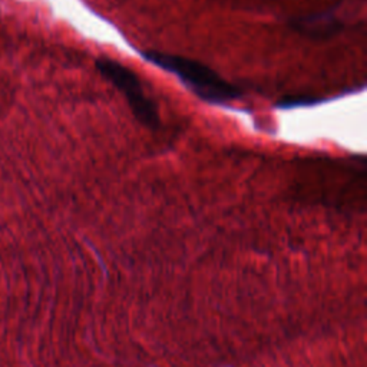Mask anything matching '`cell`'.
Here are the masks:
<instances>
[{"label":"cell","instance_id":"1","mask_svg":"<svg viewBox=\"0 0 367 367\" xmlns=\"http://www.w3.org/2000/svg\"><path fill=\"white\" fill-rule=\"evenodd\" d=\"M145 57L172 73L199 99L212 105H229L241 99V91L221 78L207 65L178 55L150 52Z\"/></svg>","mask_w":367,"mask_h":367},{"label":"cell","instance_id":"2","mask_svg":"<svg viewBox=\"0 0 367 367\" xmlns=\"http://www.w3.org/2000/svg\"><path fill=\"white\" fill-rule=\"evenodd\" d=\"M101 75L112 84L126 99L135 118L146 128H157L160 115L154 101L146 95L139 78L133 70L118 60L101 57L97 62Z\"/></svg>","mask_w":367,"mask_h":367}]
</instances>
